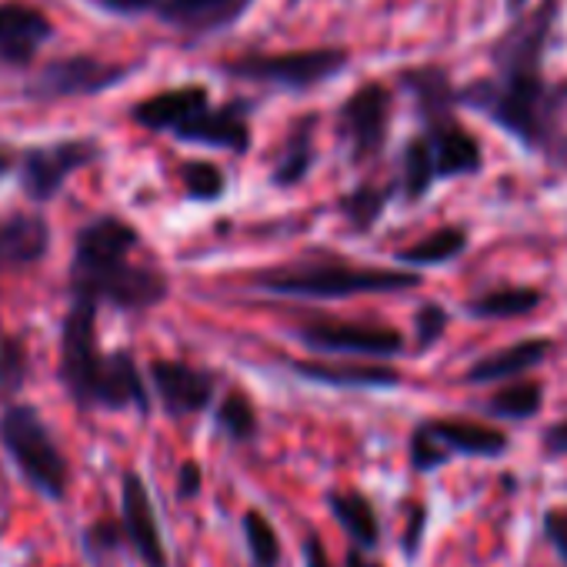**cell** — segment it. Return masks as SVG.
<instances>
[{
	"label": "cell",
	"instance_id": "6da1fadb",
	"mask_svg": "<svg viewBox=\"0 0 567 567\" xmlns=\"http://www.w3.org/2000/svg\"><path fill=\"white\" fill-rule=\"evenodd\" d=\"M557 14L560 0H537L534 8L517 11L504 34L487 48L491 74L457 87V104L487 117L527 151L567 167V87L550 84L547 78V44Z\"/></svg>",
	"mask_w": 567,
	"mask_h": 567
},
{
	"label": "cell",
	"instance_id": "7a4b0ae2",
	"mask_svg": "<svg viewBox=\"0 0 567 567\" xmlns=\"http://www.w3.org/2000/svg\"><path fill=\"white\" fill-rule=\"evenodd\" d=\"M144 234L121 214H94L74 234L68 295L121 315H144L167 301L171 280L157 264L134 260Z\"/></svg>",
	"mask_w": 567,
	"mask_h": 567
},
{
	"label": "cell",
	"instance_id": "3957f363",
	"mask_svg": "<svg viewBox=\"0 0 567 567\" xmlns=\"http://www.w3.org/2000/svg\"><path fill=\"white\" fill-rule=\"evenodd\" d=\"M97 305L71 298L64 318H61V338H58V381L68 394V401L91 414H124L137 411L141 417L151 414V381L141 371L131 348H101L97 334Z\"/></svg>",
	"mask_w": 567,
	"mask_h": 567
},
{
	"label": "cell",
	"instance_id": "277c9868",
	"mask_svg": "<svg viewBox=\"0 0 567 567\" xmlns=\"http://www.w3.org/2000/svg\"><path fill=\"white\" fill-rule=\"evenodd\" d=\"M417 267H374L358 260H341L321 254L315 260L277 264L250 274V288L277 298H301V301H341L354 295H401L421 288Z\"/></svg>",
	"mask_w": 567,
	"mask_h": 567
},
{
	"label": "cell",
	"instance_id": "5b68a950",
	"mask_svg": "<svg viewBox=\"0 0 567 567\" xmlns=\"http://www.w3.org/2000/svg\"><path fill=\"white\" fill-rule=\"evenodd\" d=\"M0 451L21 474V481L48 497L51 504H64L71 494V457L44 421L41 408L28 401H14L0 408Z\"/></svg>",
	"mask_w": 567,
	"mask_h": 567
},
{
	"label": "cell",
	"instance_id": "8992f818",
	"mask_svg": "<svg viewBox=\"0 0 567 567\" xmlns=\"http://www.w3.org/2000/svg\"><path fill=\"white\" fill-rule=\"evenodd\" d=\"M351 68V51L344 48H305V51H277V54H234L217 64L224 78L260 84L274 91L305 94L315 91L334 78H341Z\"/></svg>",
	"mask_w": 567,
	"mask_h": 567
},
{
	"label": "cell",
	"instance_id": "52a82bcc",
	"mask_svg": "<svg viewBox=\"0 0 567 567\" xmlns=\"http://www.w3.org/2000/svg\"><path fill=\"white\" fill-rule=\"evenodd\" d=\"M144 68V61H111L101 54L74 51L51 58L24 87L21 97L31 104H58V101H78V97H97L114 87H121L127 78H134Z\"/></svg>",
	"mask_w": 567,
	"mask_h": 567
},
{
	"label": "cell",
	"instance_id": "ba28073f",
	"mask_svg": "<svg viewBox=\"0 0 567 567\" xmlns=\"http://www.w3.org/2000/svg\"><path fill=\"white\" fill-rule=\"evenodd\" d=\"M104 157V147L97 137H61V141H51V144H28L21 147L18 154V181H21V190L31 204L44 207L51 204L64 184L94 167L97 161Z\"/></svg>",
	"mask_w": 567,
	"mask_h": 567
},
{
	"label": "cell",
	"instance_id": "9c48e42d",
	"mask_svg": "<svg viewBox=\"0 0 567 567\" xmlns=\"http://www.w3.org/2000/svg\"><path fill=\"white\" fill-rule=\"evenodd\" d=\"M391 121H394V91L381 81H364L341 104L338 124L354 164L381 157L391 137Z\"/></svg>",
	"mask_w": 567,
	"mask_h": 567
},
{
	"label": "cell",
	"instance_id": "30bf717a",
	"mask_svg": "<svg viewBox=\"0 0 567 567\" xmlns=\"http://www.w3.org/2000/svg\"><path fill=\"white\" fill-rule=\"evenodd\" d=\"M298 341L318 354H344V358H368V361H391L404 354V334L388 324H364V321H308L298 324Z\"/></svg>",
	"mask_w": 567,
	"mask_h": 567
},
{
	"label": "cell",
	"instance_id": "8fae6325",
	"mask_svg": "<svg viewBox=\"0 0 567 567\" xmlns=\"http://www.w3.org/2000/svg\"><path fill=\"white\" fill-rule=\"evenodd\" d=\"M147 381L161 411L174 421L204 414L217 398V374L177 358H154L147 364Z\"/></svg>",
	"mask_w": 567,
	"mask_h": 567
},
{
	"label": "cell",
	"instance_id": "7c38bea8",
	"mask_svg": "<svg viewBox=\"0 0 567 567\" xmlns=\"http://www.w3.org/2000/svg\"><path fill=\"white\" fill-rule=\"evenodd\" d=\"M121 524L127 530L131 554L141 560V567H171V550L161 530V514L141 471L121 474Z\"/></svg>",
	"mask_w": 567,
	"mask_h": 567
},
{
	"label": "cell",
	"instance_id": "4fadbf2b",
	"mask_svg": "<svg viewBox=\"0 0 567 567\" xmlns=\"http://www.w3.org/2000/svg\"><path fill=\"white\" fill-rule=\"evenodd\" d=\"M254 104L244 97L224 101V104H200L184 124H177L174 141L184 144H204V147H217V151H230V154H247L250 151V111Z\"/></svg>",
	"mask_w": 567,
	"mask_h": 567
},
{
	"label": "cell",
	"instance_id": "5bb4252c",
	"mask_svg": "<svg viewBox=\"0 0 567 567\" xmlns=\"http://www.w3.org/2000/svg\"><path fill=\"white\" fill-rule=\"evenodd\" d=\"M54 21L28 0H0V68L28 71L54 41Z\"/></svg>",
	"mask_w": 567,
	"mask_h": 567
},
{
	"label": "cell",
	"instance_id": "9a60e30c",
	"mask_svg": "<svg viewBox=\"0 0 567 567\" xmlns=\"http://www.w3.org/2000/svg\"><path fill=\"white\" fill-rule=\"evenodd\" d=\"M254 0H161L154 18L181 38L204 41L244 21Z\"/></svg>",
	"mask_w": 567,
	"mask_h": 567
},
{
	"label": "cell",
	"instance_id": "2e32d148",
	"mask_svg": "<svg viewBox=\"0 0 567 567\" xmlns=\"http://www.w3.org/2000/svg\"><path fill=\"white\" fill-rule=\"evenodd\" d=\"M54 244V227L41 210H11L0 217V270L38 267Z\"/></svg>",
	"mask_w": 567,
	"mask_h": 567
},
{
	"label": "cell",
	"instance_id": "e0dca14e",
	"mask_svg": "<svg viewBox=\"0 0 567 567\" xmlns=\"http://www.w3.org/2000/svg\"><path fill=\"white\" fill-rule=\"evenodd\" d=\"M288 368L311 381V384H324V388H338V391H388V388H398L404 378L398 368L384 364V361H344V364H334V361H288Z\"/></svg>",
	"mask_w": 567,
	"mask_h": 567
},
{
	"label": "cell",
	"instance_id": "ac0fdd59",
	"mask_svg": "<svg viewBox=\"0 0 567 567\" xmlns=\"http://www.w3.org/2000/svg\"><path fill=\"white\" fill-rule=\"evenodd\" d=\"M421 424L447 447L451 457L497 461L511 451V437L494 424H481V421H467V417H424Z\"/></svg>",
	"mask_w": 567,
	"mask_h": 567
},
{
	"label": "cell",
	"instance_id": "d6986e66",
	"mask_svg": "<svg viewBox=\"0 0 567 567\" xmlns=\"http://www.w3.org/2000/svg\"><path fill=\"white\" fill-rule=\"evenodd\" d=\"M207 101H210V91L204 84L167 87V91H157L151 97H141L137 104H131V121L151 134H174L177 124H184Z\"/></svg>",
	"mask_w": 567,
	"mask_h": 567
},
{
	"label": "cell",
	"instance_id": "ffe728a7",
	"mask_svg": "<svg viewBox=\"0 0 567 567\" xmlns=\"http://www.w3.org/2000/svg\"><path fill=\"white\" fill-rule=\"evenodd\" d=\"M424 134L431 141L434 151V164H437V181H451V177H471L484 167V151L481 141L461 127L454 117L441 121V124H424Z\"/></svg>",
	"mask_w": 567,
	"mask_h": 567
},
{
	"label": "cell",
	"instance_id": "44dd1931",
	"mask_svg": "<svg viewBox=\"0 0 567 567\" xmlns=\"http://www.w3.org/2000/svg\"><path fill=\"white\" fill-rule=\"evenodd\" d=\"M554 351L550 338H527L517 341L511 348H501L487 358H477L467 371H464V384H501V381H514L534 368H540Z\"/></svg>",
	"mask_w": 567,
	"mask_h": 567
},
{
	"label": "cell",
	"instance_id": "7402d4cb",
	"mask_svg": "<svg viewBox=\"0 0 567 567\" xmlns=\"http://www.w3.org/2000/svg\"><path fill=\"white\" fill-rule=\"evenodd\" d=\"M324 504L331 511V517L341 524V530L351 537V544H358L361 550H378L381 547V514L374 507V501L358 491V487H331L324 494Z\"/></svg>",
	"mask_w": 567,
	"mask_h": 567
},
{
	"label": "cell",
	"instance_id": "603a6c76",
	"mask_svg": "<svg viewBox=\"0 0 567 567\" xmlns=\"http://www.w3.org/2000/svg\"><path fill=\"white\" fill-rule=\"evenodd\" d=\"M401 87L414 97V107L424 124H441L454 117L457 107V87L451 84V74L437 64L411 68L401 78Z\"/></svg>",
	"mask_w": 567,
	"mask_h": 567
},
{
	"label": "cell",
	"instance_id": "cb8c5ba5",
	"mask_svg": "<svg viewBox=\"0 0 567 567\" xmlns=\"http://www.w3.org/2000/svg\"><path fill=\"white\" fill-rule=\"evenodd\" d=\"M315 127H318L315 114L301 117L291 127L288 141H284V147L274 161V171H270L274 187H298L311 174V167H315Z\"/></svg>",
	"mask_w": 567,
	"mask_h": 567
},
{
	"label": "cell",
	"instance_id": "d4e9b609",
	"mask_svg": "<svg viewBox=\"0 0 567 567\" xmlns=\"http://www.w3.org/2000/svg\"><path fill=\"white\" fill-rule=\"evenodd\" d=\"M34 374L31 344L21 331L0 328V408L21 401Z\"/></svg>",
	"mask_w": 567,
	"mask_h": 567
},
{
	"label": "cell",
	"instance_id": "484cf974",
	"mask_svg": "<svg viewBox=\"0 0 567 567\" xmlns=\"http://www.w3.org/2000/svg\"><path fill=\"white\" fill-rule=\"evenodd\" d=\"M464 250H467V227L447 224V227H437V230L424 234L421 240L401 247V250H398V264L417 267V270H421V267H441V264L457 260Z\"/></svg>",
	"mask_w": 567,
	"mask_h": 567
},
{
	"label": "cell",
	"instance_id": "4316f807",
	"mask_svg": "<svg viewBox=\"0 0 567 567\" xmlns=\"http://www.w3.org/2000/svg\"><path fill=\"white\" fill-rule=\"evenodd\" d=\"M544 305V291L537 288H494L484 295H474L464 311L477 321H511L537 311Z\"/></svg>",
	"mask_w": 567,
	"mask_h": 567
},
{
	"label": "cell",
	"instance_id": "83f0119b",
	"mask_svg": "<svg viewBox=\"0 0 567 567\" xmlns=\"http://www.w3.org/2000/svg\"><path fill=\"white\" fill-rule=\"evenodd\" d=\"M214 427L230 444H250V441H257L260 417H257V408H254L250 394L240 391V388L224 391L220 401H217V408H214Z\"/></svg>",
	"mask_w": 567,
	"mask_h": 567
},
{
	"label": "cell",
	"instance_id": "f1b7e54d",
	"mask_svg": "<svg viewBox=\"0 0 567 567\" xmlns=\"http://www.w3.org/2000/svg\"><path fill=\"white\" fill-rule=\"evenodd\" d=\"M434 184H437V164H434L431 141L421 131L401 151V190L408 200H424Z\"/></svg>",
	"mask_w": 567,
	"mask_h": 567
},
{
	"label": "cell",
	"instance_id": "f546056e",
	"mask_svg": "<svg viewBox=\"0 0 567 567\" xmlns=\"http://www.w3.org/2000/svg\"><path fill=\"white\" fill-rule=\"evenodd\" d=\"M481 408L501 421H530L544 408V384L540 381H507Z\"/></svg>",
	"mask_w": 567,
	"mask_h": 567
},
{
	"label": "cell",
	"instance_id": "4dcf8cb0",
	"mask_svg": "<svg viewBox=\"0 0 567 567\" xmlns=\"http://www.w3.org/2000/svg\"><path fill=\"white\" fill-rule=\"evenodd\" d=\"M78 540H81V554L91 567H107L124 550H131V540H127L121 517H94L91 524L81 527Z\"/></svg>",
	"mask_w": 567,
	"mask_h": 567
},
{
	"label": "cell",
	"instance_id": "1f68e13d",
	"mask_svg": "<svg viewBox=\"0 0 567 567\" xmlns=\"http://www.w3.org/2000/svg\"><path fill=\"white\" fill-rule=\"evenodd\" d=\"M394 190H398L394 184H361L338 200V210L358 234H368L384 217Z\"/></svg>",
	"mask_w": 567,
	"mask_h": 567
},
{
	"label": "cell",
	"instance_id": "d6a6232c",
	"mask_svg": "<svg viewBox=\"0 0 567 567\" xmlns=\"http://www.w3.org/2000/svg\"><path fill=\"white\" fill-rule=\"evenodd\" d=\"M240 534L247 544V557L250 567H280L284 560V547H280V534L270 524V517L257 507L240 514Z\"/></svg>",
	"mask_w": 567,
	"mask_h": 567
},
{
	"label": "cell",
	"instance_id": "836d02e7",
	"mask_svg": "<svg viewBox=\"0 0 567 567\" xmlns=\"http://www.w3.org/2000/svg\"><path fill=\"white\" fill-rule=\"evenodd\" d=\"M181 174V187H184V197L194 200V204H214L227 194V174L220 164L214 161H204V157H190L177 167Z\"/></svg>",
	"mask_w": 567,
	"mask_h": 567
},
{
	"label": "cell",
	"instance_id": "e575fe53",
	"mask_svg": "<svg viewBox=\"0 0 567 567\" xmlns=\"http://www.w3.org/2000/svg\"><path fill=\"white\" fill-rule=\"evenodd\" d=\"M454 457L447 454V447L424 427V424H414L411 437H408V464L411 471L417 474H434L441 471L444 464H451Z\"/></svg>",
	"mask_w": 567,
	"mask_h": 567
},
{
	"label": "cell",
	"instance_id": "d590c367",
	"mask_svg": "<svg viewBox=\"0 0 567 567\" xmlns=\"http://www.w3.org/2000/svg\"><path fill=\"white\" fill-rule=\"evenodd\" d=\"M401 514H404L401 554H404L408 560H417V557H421V547H424V537H427L431 507H427V501H421V497H408V501L401 504Z\"/></svg>",
	"mask_w": 567,
	"mask_h": 567
},
{
	"label": "cell",
	"instance_id": "8d00e7d4",
	"mask_svg": "<svg viewBox=\"0 0 567 567\" xmlns=\"http://www.w3.org/2000/svg\"><path fill=\"white\" fill-rule=\"evenodd\" d=\"M447 324H451V315H447L437 301L421 305V308H417V315H414V338H417V351H431V348L444 338Z\"/></svg>",
	"mask_w": 567,
	"mask_h": 567
},
{
	"label": "cell",
	"instance_id": "74e56055",
	"mask_svg": "<svg viewBox=\"0 0 567 567\" xmlns=\"http://www.w3.org/2000/svg\"><path fill=\"white\" fill-rule=\"evenodd\" d=\"M540 537L550 544L557 560L567 567V504L564 507H547L540 517Z\"/></svg>",
	"mask_w": 567,
	"mask_h": 567
},
{
	"label": "cell",
	"instance_id": "f35d334b",
	"mask_svg": "<svg viewBox=\"0 0 567 567\" xmlns=\"http://www.w3.org/2000/svg\"><path fill=\"white\" fill-rule=\"evenodd\" d=\"M204 491V471L197 461H184L177 467V481H174V497L177 501H194Z\"/></svg>",
	"mask_w": 567,
	"mask_h": 567
},
{
	"label": "cell",
	"instance_id": "ab89813d",
	"mask_svg": "<svg viewBox=\"0 0 567 567\" xmlns=\"http://www.w3.org/2000/svg\"><path fill=\"white\" fill-rule=\"evenodd\" d=\"M161 0H94V8L111 14V18H141L154 14Z\"/></svg>",
	"mask_w": 567,
	"mask_h": 567
},
{
	"label": "cell",
	"instance_id": "60d3db41",
	"mask_svg": "<svg viewBox=\"0 0 567 567\" xmlns=\"http://www.w3.org/2000/svg\"><path fill=\"white\" fill-rule=\"evenodd\" d=\"M301 557H305V567H334L331 564V554L324 547V537L318 530H308L305 540H301Z\"/></svg>",
	"mask_w": 567,
	"mask_h": 567
},
{
	"label": "cell",
	"instance_id": "b9f144b4",
	"mask_svg": "<svg viewBox=\"0 0 567 567\" xmlns=\"http://www.w3.org/2000/svg\"><path fill=\"white\" fill-rule=\"evenodd\" d=\"M540 444H544L547 457H567V417L547 424L544 434H540Z\"/></svg>",
	"mask_w": 567,
	"mask_h": 567
},
{
	"label": "cell",
	"instance_id": "7bdbcfd3",
	"mask_svg": "<svg viewBox=\"0 0 567 567\" xmlns=\"http://www.w3.org/2000/svg\"><path fill=\"white\" fill-rule=\"evenodd\" d=\"M18 154H21V147L0 141V184L18 177Z\"/></svg>",
	"mask_w": 567,
	"mask_h": 567
},
{
	"label": "cell",
	"instance_id": "ee69618b",
	"mask_svg": "<svg viewBox=\"0 0 567 567\" xmlns=\"http://www.w3.org/2000/svg\"><path fill=\"white\" fill-rule=\"evenodd\" d=\"M344 567H384V564L374 560V557H368V550H361L358 544H351V550L344 557Z\"/></svg>",
	"mask_w": 567,
	"mask_h": 567
},
{
	"label": "cell",
	"instance_id": "f6af8a7d",
	"mask_svg": "<svg viewBox=\"0 0 567 567\" xmlns=\"http://www.w3.org/2000/svg\"><path fill=\"white\" fill-rule=\"evenodd\" d=\"M524 4H527V0H507V8L517 14V11H524Z\"/></svg>",
	"mask_w": 567,
	"mask_h": 567
}]
</instances>
